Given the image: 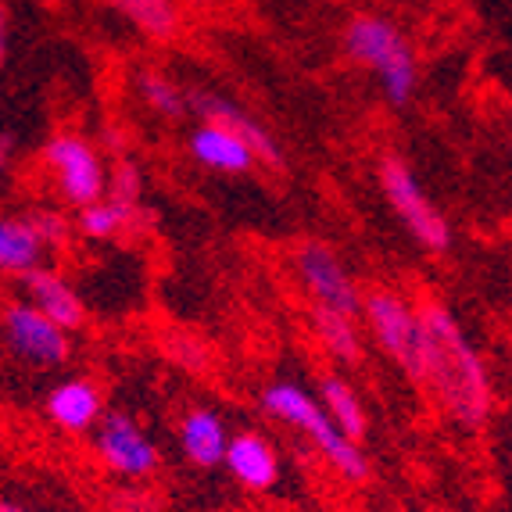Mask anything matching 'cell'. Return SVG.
Masks as SVG:
<instances>
[{
  "label": "cell",
  "instance_id": "24",
  "mask_svg": "<svg viewBox=\"0 0 512 512\" xmlns=\"http://www.w3.org/2000/svg\"><path fill=\"white\" fill-rule=\"evenodd\" d=\"M0 162H4V165L11 162V133H4V137H0Z\"/></svg>",
  "mask_w": 512,
  "mask_h": 512
},
{
  "label": "cell",
  "instance_id": "8",
  "mask_svg": "<svg viewBox=\"0 0 512 512\" xmlns=\"http://www.w3.org/2000/svg\"><path fill=\"white\" fill-rule=\"evenodd\" d=\"M4 344H8L11 359L33 373L65 366L72 355L69 330L54 323L51 316H43L26 298L8 301V308H4Z\"/></svg>",
  "mask_w": 512,
  "mask_h": 512
},
{
  "label": "cell",
  "instance_id": "16",
  "mask_svg": "<svg viewBox=\"0 0 512 512\" xmlns=\"http://www.w3.org/2000/svg\"><path fill=\"white\" fill-rule=\"evenodd\" d=\"M115 15H122L129 26L151 43L180 40L187 26V4L183 0H101Z\"/></svg>",
  "mask_w": 512,
  "mask_h": 512
},
{
  "label": "cell",
  "instance_id": "15",
  "mask_svg": "<svg viewBox=\"0 0 512 512\" xmlns=\"http://www.w3.org/2000/svg\"><path fill=\"white\" fill-rule=\"evenodd\" d=\"M187 151L197 165H205L222 176H248L258 165L255 151L240 137H233L230 129L212 126V122H197L187 137Z\"/></svg>",
  "mask_w": 512,
  "mask_h": 512
},
{
  "label": "cell",
  "instance_id": "26",
  "mask_svg": "<svg viewBox=\"0 0 512 512\" xmlns=\"http://www.w3.org/2000/svg\"><path fill=\"white\" fill-rule=\"evenodd\" d=\"M0 512H36V509H26V505H18V502H4Z\"/></svg>",
  "mask_w": 512,
  "mask_h": 512
},
{
  "label": "cell",
  "instance_id": "13",
  "mask_svg": "<svg viewBox=\"0 0 512 512\" xmlns=\"http://www.w3.org/2000/svg\"><path fill=\"white\" fill-rule=\"evenodd\" d=\"M176 437H180V448L190 466H201V470L226 466V452H230L233 434H230V427H226V419L215 409H208V405L187 409L180 416Z\"/></svg>",
  "mask_w": 512,
  "mask_h": 512
},
{
  "label": "cell",
  "instance_id": "23",
  "mask_svg": "<svg viewBox=\"0 0 512 512\" xmlns=\"http://www.w3.org/2000/svg\"><path fill=\"white\" fill-rule=\"evenodd\" d=\"M29 219H33V226L40 230V237H43L47 248H65V240L76 233V226L69 222V215L58 212V208H33Z\"/></svg>",
  "mask_w": 512,
  "mask_h": 512
},
{
  "label": "cell",
  "instance_id": "11",
  "mask_svg": "<svg viewBox=\"0 0 512 512\" xmlns=\"http://www.w3.org/2000/svg\"><path fill=\"white\" fill-rule=\"evenodd\" d=\"M43 416L54 430L69 437L94 434L101 427L104 412V391L90 376H65L51 391L43 394Z\"/></svg>",
  "mask_w": 512,
  "mask_h": 512
},
{
  "label": "cell",
  "instance_id": "5",
  "mask_svg": "<svg viewBox=\"0 0 512 512\" xmlns=\"http://www.w3.org/2000/svg\"><path fill=\"white\" fill-rule=\"evenodd\" d=\"M376 180H380V194H384L387 208L398 215V222L419 248L430 251V255L452 251V222L444 219L441 208L430 201L427 187L419 183V176L402 154H384L376 165Z\"/></svg>",
  "mask_w": 512,
  "mask_h": 512
},
{
  "label": "cell",
  "instance_id": "12",
  "mask_svg": "<svg viewBox=\"0 0 512 512\" xmlns=\"http://www.w3.org/2000/svg\"><path fill=\"white\" fill-rule=\"evenodd\" d=\"M226 470L244 491H273L280 484V452L258 430H237L226 452Z\"/></svg>",
  "mask_w": 512,
  "mask_h": 512
},
{
  "label": "cell",
  "instance_id": "10",
  "mask_svg": "<svg viewBox=\"0 0 512 512\" xmlns=\"http://www.w3.org/2000/svg\"><path fill=\"white\" fill-rule=\"evenodd\" d=\"M190 108H194V115L201 122L230 129L233 137L244 140V144L255 151L258 165H265V169H273V172H280L283 165H287V154H283L280 140L273 137V129L265 126V122H258L255 115L244 111L240 104H233L230 97L212 94V90H194V94H190Z\"/></svg>",
  "mask_w": 512,
  "mask_h": 512
},
{
  "label": "cell",
  "instance_id": "14",
  "mask_svg": "<svg viewBox=\"0 0 512 512\" xmlns=\"http://www.w3.org/2000/svg\"><path fill=\"white\" fill-rule=\"evenodd\" d=\"M22 298L33 301L43 316H51L58 326H65L69 333L83 330L86 326V301L83 294L72 287L58 269H33L29 276H22Z\"/></svg>",
  "mask_w": 512,
  "mask_h": 512
},
{
  "label": "cell",
  "instance_id": "19",
  "mask_svg": "<svg viewBox=\"0 0 512 512\" xmlns=\"http://www.w3.org/2000/svg\"><path fill=\"white\" fill-rule=\"evenodd\" d=\"M316 394H319V402H323V409L330 412L333 423H337L351 441L362 444V437L369 434V416H366V405H362L359 391H355L341 373H323L319 376Z\"/></svg>",
  "mask_w": 512,
  "mask_h": 512
},
{
  "label": "cell",
  "instance_id": "4",
  "mask_svg": "<svg viewBox=\"0 0 512 512\" xmlns=\"http://www.w3.org/2000/svg\"><path fill=\"white\" fill-rule=\"evenodd\" d=\"M362 319H366L369 333H373L376 348L409 376L412 387L423 391V376H427V330H423L419 305H412L398 291L376 287V291L366 294Z\"/></svg>",
  "mask_w": 512,
  "mask_h": 512
},
{
  "label": "cell",
  "instance_id": "21",
  "mask_svg": "<svg viewBox=\"0 0 512 512\" xmlns=\"http://www.w3.org/2000/svg\"><path fill=\"white\" fill-rule=\"evenodd\" d=\"M137 94L154 115L162 119H183L190 111V94L162 69H140L137 72Z\"/></svg>",
  "mask_w": 512,
  "mask_h": 512
},
{
  "label": "cell",
  "instance_id": "3",
  "mask_svg": "<svg viewBox=\"0 0 512 512\" xmlns=\"http://www.w3.org/2000/svg\"><path fill=\"white\" fill-rule=\"evenodd\" d=\"M341 51L348 61L380 79L391 108H409L419 90V61L412 40L394 18L376 15V11L351 15L341 33Z\"/></svg>",
  "mask_w": 512,
  "mask_h": 512
},
{
  "label": "cell",
  "instance_id": "1",
  "mask_svg": "<svg viewBox=\"0 0 512 512\" xmlns=\"http://www.w3.org/2000/svg\"><path fill=\"white\" fill-rule=\"evenodd\" d=\"M419 312H423V330H427L423 391L434 398L441 416L452 419L455 427L484 430L491 409H495V387H491L484 355L448 305L419 301Z\"/></svg>",
  "mask_w": 512,
  "mask_h": 512
},
{
  "label": "cell",
  "instance_id": "2",
  "mask_svg": "<svg viewBox=\"0 0 512 512\" xmlns=\"http://www.w3.org/2000/svg\"><path fill=\"white\" fill-rule=\"evenodd\" d=\"M258 405H262V412L269 419H276V423L291 427L294 434L308 437V441L316 444V452L337 470V477H344L348 484H366L369 480L373 466H369L362 444L351 441L333 423L316 391H308V387L294 384V380H273V384L262 387Z\"/></svg>",
  "mask_w": 512,
  "mask_h": 512
},
{
  "label": "cell",
  "instance_id": "25",
  "mask_svg": "<svg viewBox=\"0 0 512 512\" xmlns=\"http://www.w3.org/2000/svg\"><path fill=\"white\" fill-rule=\"evenodd\" d=\"M183 4H190V8H219L222 0H183Z\"/></svg>",
  "mask_w": 512,
  "mask_h": 512
},
{
  "label": "cell",
  "instance_id": "20",
  "mask_svg": "<svg viewBox=\"0 0 512 512\" xmlns=\"http://www.w3.org/2000/svg\"><path fill=\"white\" fill-rule=\"evenodd\" d=\"M137 215H140L137 205H122V201L104 197V201H97V205L83 208L76 215V230L86 240H115L137 226Z\"/></svg>",
  "mask_w": 512,
  "mask_h": 512
},
{
  "label": "cell",
  "instance_id": "9",
  "mask_svg": "<svg viewBox=\"0 0 512 512\" xmlns=\"http://www.w3.org/2000/svg\"><path fill=\"white\" fill-rule=\"evenodd\" d=\"M94 455L104 470L126 480H147L162 466V448L129 412H108L94 430Z\"/></svg>",
  "mask_w": 512,
  "mask_h": 512
},
{
  "label": "cell",
  "instance_id": "17",
  "mask_svg": "<svg viewBox=\"0 0 512 512\" xmlns=\"http://www.w3.org/2000/svg\"><path fill=\"white\" fill-rule=\"evenodd\" d=\"M362 316L351 312H337V308L308 305V326L316 333V341L326 348L330 359H337L341 366H355L362 359Z\"/></svg>",
  "mask_w": 512,
  "mask_h": 512
},
{
  "label": "cell",
  "instance_id": "18",
  "mask_svg": "<svg viewBox=\"0 0 512 512\" xmlns=\"http://www.w3.org/2000/svg\"><path fill=\"white\" fill-rule=\"evenodd\" d=\"M43 244L40 230L33 226L29 215H8V219L0 222V269L8 276H29L33 269L43 265Z\"/></svg>",
  "mask_w": 512,
  "mask_h": 512
},
{
  "label": "cell",
  "instance_id": "22",
  "mask_svg": "<svg viewBox=\"0 0 512 512\" xmlns=\"http://www.w3.org/2000/svg\"><path fill=\"white\" fill-rule=\"evenodd\" d=\"M108 197L111 201H122V205H137L144 197V169L129 158H119L111 165V180H108Z\"/></svg>",
  "mask_w": 512,
  "mask_h": 512
},
{
  "label": "cell",
  "instance_id": "7",
  "mask_svg": "<svg viewBox=\"0 0 512 512\" xmlns=\"http://www.w3.org/2000/svg\"><path fill=\"white\" fill-rule=\"evenodd\" d=\"M291 265L301 283V291L312 298V305L362 316L366 294L359 291V283H355L351 269L344 265V258L337 255V248H330L326 240H316V237L298 240L291 251Z\"/></svg>",
  "mask_w": 512,
  "mask_h": 512
},
{
  "label": "cell",
  "instance_id": "6",
  "mask_svg": "<svg viewBox=\"0 0 512 512\" xmlns=\"http://www.w3.org/2000/svg\"><path fill=\"white\" fill-rule=\"evenodd\" d=\"M40 162H43V172L54 180L61 205L83 212V208L97 205V201L108 197L111 172H108V165H104L101 151H97L83 133H72V129L54 133V137L43 144Z\"/></svg>",
  "mask_w": 512,
  "mask_h": 512
}]
</instances>
